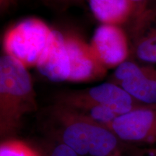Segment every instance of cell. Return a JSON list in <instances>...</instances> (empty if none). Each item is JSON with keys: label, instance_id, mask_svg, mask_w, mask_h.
<instances>
[{"label": "cell", "instance_id": "1", "mask_svg": "<svg viewBox=\"0 0 156 156\" xmlns=\"http://www.w3.org/2000/svg\"><path fill=\"white\" fill-rule=\"evenodd\" d=\"M41 126L48 140L64 144L80 156H120L129 147L110 129L58 103L43 110Z\"/></svg>", "mask_w": 156, "mask_h": 156}, {"label": "cell", "instance_id": "2", "mask_svg": "<svg viewBox=\"0 0 156 156\" xmlns=\"http://www.w3.org/2000/svg\"><path fill=\"white\" fill-rule=\"evenodd\" d=\"M38 110L34 82L28 68L4 54L0 58V136L14 138L26 114Z\"/></svg>", "mask_w": 156, "mask_h": 156}, {"label": "cell", "instance_id": "3", "mask_svg": "<svg viewBox=\"0 0 156 156\" xmlns=\"http://www.w3.org/2000/svg\"><path fill=\"white\" fill-rule=\"evenodd\" d=\"M53 31L54 29L37 17L22 20L8 28L4 34V54L28 69L36 67Z\"/></svg>", "mask_w": 156, "mask_h": 156}, {"label": "cell", "instance_id": "4", "mask_svg": "<svg viewBox=\"0 0 156 156\" xmlns=\"http://www.w3.org/2000/svg\"><path fill=\"white\" fill-rule=\"evenodd\" d=\"M54 102L70 108L102 106L112 109L119 116L142 105L122 87L109 81L86 89L61 92L54 98Z\"/></svg>", "mask_w": 156, "mask_h": 156}, {"label": "cell", "instance_id": "5", "mask_svg": "<svg viewBox=\"0 0 156 156\" xmlns=\"http://www.w3.org/2000/svg\"><path fill=\"white\" fill-rule=\"evenodd\" d=\"M108 129L126 144H155L156 104H142L120 115Z\"/></svg>", "mask_w": 156, "mask_h": 156}, {"label": "cell", "instance_id": "6", "mask_svg": "<svg viewBox=\"0 0 156 156\" xmlns=\"http://www.w3.org/2000/svg\"><path fill=\"white\" fill-rule=\"evenodd\" d=\"M109 82L122 87L142 104H156V68L126 60L116 68Z\"/></svg>", "mask_w": 156, "mask_h": 156}, {"label": "cell", "instance_id": "7", "mask_svg": "<svg viewBox=\"0 0 156 156\" xmlns=\"http://www.w3.org/2000/svg\"><path fill=\"white\" fill-rule=\"evenodd\" d=\"M90 46L107 69L116 68L126 61L131 51L129 37L119 25L101 24L95 29Z\"/></svg>", "mask_w": 156, "mask_h": 156}, {"label": "cell", "instance_id": "8", "mask_svg": "<svg viewBox=\"0 0 156 156\" xmlns=\"http://www.w3.org/2000/svg\"><path fill=\"white\" fill-rule=\"evenodd\" d=\"M64 38L70 64L69 82L88 83L106 75L108 69L95 57L90 44L73 33L64 34Z\"/></svg>", "mask_w": 156, "mask_h": 156}, {"label": "cell", "instance_id": "9", "mask_svg": "<svg viewBox=\"0 0 156 156\" xmlns=\"http://www.w3.org/2000/svg\"><path fill=\"white\" fill-rule=\"evenodd\" d=\"M129 41L132 55L139 61L156 64V8L130 20Z\"/></svg>", "mask_w": 156, "mask_h": 156}, {"label": "cell", "instance_id": "10", "mask_svg": "<svg viewBox=\"0 0 156 156\" xmlns=\"http://www.w3.org/2000/svg\"><path fill=\"white\" fill-rule=\"evenodd\" d=\"M36 68L48 80L54 83L69 82L70 64L64 34L54 30Z\"/></svg>", "mask_w": 156, "mask_h": 156}, {"label": "cell", "instance_id": "11", "mask_svg": "<svg viewBox=\"0 0 156 156\" xmlns=\"http://www.w3.org/2000/svg\"><path fill=\"white\" fill-rule=\"evenodd\" d=\"M93 15L101 24L120 25L129 21L133 7L129 0H88Z\"/></svg>", "mask_w": 156, "mask_h": 156}, {"label": "cell", "instance_id": "12", "mask_svg": "<svg viewBox=\"0 0 156 156\" xmlns=\"http://www.w3.org/2000/svg\"><path fill=\"white\" fill-rule=\"evenodd\" d=\"M0 156L42 155L30 144L14 137L2 140L0 144Z\"/></svg>", "mask_w": 156, "mask_h": 156}, {"label": "cell", "instance_id": "13", "mask_svg": "<svg viewBox=\"0 0 156 156\" xmlns=\"http://www.w3.org/2000/svg\"><path fill=\"white\" fill-rule=\"evenodd\" d=\"M51 146L48 148L46 156H80L73 149L64 144L49 140Z\"/></svg>", "mask_w": 156, "mask_h": 156}, {"label": "cell", "instance_id": "14", "mask_svg": "<svg viewBox=\"0 0 156 156\" xmlns=\"http://www.w3.org/2000/svg\"><path fill=\"white\" fill-rule=\"evenodd\" d=\"M133 7V15L132 18H134L143 12L146 9L147 0H129Z\"/></svg>", "mask_w": 156, "mask_h": 156}, {"label": "cell", "instance_id": "15", "mask_svg": "<svg viewBox=\"0 0 156 156\" xmlns=\"http://www.w3.org/2000/svg\"><path fill=\"white\" fill-rule=\"evenodd\" d=\"M17 2L18 0H0V10L2 14L9 10L11 7H14Z\"/></svg>", "mask_w": 156, "mask_h": 156}, {"label": "cell", "instance_id": "16", "mask_svg": "<svg viewBox=\"0 0 156 156\" xmlns=\"http://www.w3.org/2000/svg\"><path fill=\"white\" fill-rule=\"evenodd\" d=\"M132 156H156V149H145L142 151L135 149L133 151Z\"/></svg>", "mask_w": 156, "mask_h": 156}, {"label": "cell", "instance_id": "17", "mask_svg": "<svg viewBox=\"0 0 156 156\" xmlns=\"http://www.w3.org/2000/svg\"><path fill=\"white\" fill-rule=\"evenodd\" d=\"M155 8H156V0H147V5H146L145 10H147V9H155Z\"/></svg>", "mask_w": 156, "mask_h": 156}, {"label": "cell", "instance_id": "18", "mask_svg": "<svg viewBox=\"0 0 156 156\" xmlns=\"http://www.w3.org/2000/svg\"><path fill=\"white\" fill-rule=\"evenodd\" d=\"M52 1H64V0H52Z\"/></svg>", "mask_w": 156, "mask_h": 156}, {"label": "cell", "instance_id": "19", "mask_svg": "<svg viewBox=\"0 0 156 156\" xmlns=\"http://www.w3.org/2000/svg\"><path fill=\"white\" fill-rule=\"evenodd\" d=\"M64 1H67V0H64Z\"/></svg>", "mask_w": 156, "mask_h": 156}]
</instances>
